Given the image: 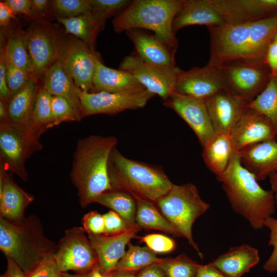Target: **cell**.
<instances>
[{"mask_svg": "<svg viewBox=\"0 0 277 277\" xmlns=\"http://www.w3.org/2000/svg\"><path fill=\"white\" fill-rule=\"evenodd\" d=\"M268 178L271 186V190L274 194L277 205V171L271 174Z\"/></svg>", "mask_w": 277, "mask_h": 277, "instance_id": "56", "label": "cell"}, {"mask_svg": "<svg viewBox=\"0 0 277 277\" xmlns=\"http://www.w3.org/2000/svg\"><path fill=\"white\" fill-rule=\"evenodd\" d=\"M141 242L155 253L172 252L176 247L174 241L169 236L159 233H151L142 236H136Z\"/></svg>", "mask_w": 277, "mask_h": 277, "instance_id": "41", "label": "cell"}, {"mask_svg": "<svg viewBox=\"0 0 277 277\" xmlns=\"http://www.w3.org/2000/svg\"><path fill=\"white\" fill-rule=\"evenodd\" d=\"M108 171L112 190L124 191L153 203L173 185L161 167L127 158L116 147L110 155Z\"/></svg>", "mask_w": 277, "mask_h": 277, "instance_id": "5", "label": "cell"}, {"mask_svg": "<svg viewBox=\"0 0 277 277\" xmlns=\"http://www.w3.org/2000/svg\"><path fill=\"white\" fill-rule=\"evenodd\" d=\"M6 259L7 265L5 273L7 277H26L23 271L12 260Z\"/></svg>", "mask_w": 277, "mask_h": 277, "instance_id": "53", "label": "cell"}, {"mask_svg": "<svg viewBox=\"0 0 277 277\" xmlns=\"http://www.w3.org/2000/svg\"><path fill=\"white\" fill-rule=\"evenodd\" d=\"M154 96L147 89L125 93L81 90L79 94L83 117L97 114L113 115L126 110L142 108Z\"/></svg>", "mask_w": 277, "mask_h": 277, "instance_id": "13", "label": "cell"}, {"mask_svg": "<svg viewBox=\"0 0 277 277\" xmlns=\"http://www.w3.org/2000/svg\"><path fill=\"white\" fill-rule=\"evenodd\" d=\"M195 277H229L214 265L212 263L208 264L200 265Z\"/></svg>", "mask_w": 277, "mask_h": 277, "instance_id": "50", "label": "cell"}, {"mask_svg": "<svg viewBox=\"0 0 277 277\" xmlns=\"http://www.w3.org/2000/svg\"><path fill=\"white\" fill-rule=\"evenodd\" d=\"M159 265L166 277H195L200 264L185 254L161 259Z\"/></svg>", "mask_w": 277, "mask_h": 277, "instance_id": "37", "label": "cell"}, {"mask_svg": "<svg viewBox=\"0 0 277 277\" xmlns=\"http://www.w3.org/2000/svg\"><path fill=\"white\" fill-rule=\"evenodd\" d=\"M136 277H166L159 263L151 265L138 272Z\"/></svg>", "mask_w": 277, "mask_h": 277, "instance_id": "51", "label": "cell"}, {"mask_svg": "<svg viewBox=\"0 0 277 277\" xmlns=\"http://www.w3.org/2000/svg\"><path fill=\"white\" fill-rule=\"evenodd\" d=\"M243 166L258 181L277 171V141L263 142L247 146L238 152Z\"/></svg>", "mask_w": 277, "mask_h": 277, "instance_id": "22", "label": "cell"}, {"mask_svg": "<svg viewBox=\"0 0 277 277\" xmlns=\"http://www.w3.org/2000/svg\"><path fill=\"white\" fill-rule=\"evenodd\" d=\"M82 227L88 234L100 235L105 233V219L96 211L85 214L82 219Z\"/></svg>", "mask_w": 277, "mask_h": 277, "instance_id": "45", "label": "cell"}, {"mask_svg": "<svg viewBox=\"0 0 277 277\" xmlns=\"http://www.w3.org/2000/svg\"><path fill=\"white\" fill-rule=\"evenodd\" d=\"M235 153L230 136L216 133L203 147L202 157L207 167L217 177L225 172Z\"/></svg>", "mask_w": 277, "mask_h": 277, "instance_id": "29", "label": "cell"}, {"mask_svg": "<svg viewBox=\"0 0 277 277\" xmlns=\"http://www.w3.org/2000/svg\"><path fill=\"white\" fill-rule=\"evenodd\" d=\"M208 30L210 49L207 65L220 67L237 61L265 60L277 32V14L258 21L226 23Z\"/></svg>", "mask_w": 277, "mask_h": 277, "instance_id": "1", "label": "cell"}, {"mask_svg": "<svg viewBox=\"0 0 277 277\" xmlns=\"http://www.w3.org/2000/svg\"><path fill=\"white\" fill-rule=\"evenodd\" d=\"M265 61L271 73L277 75V43L272 41L267 50Z\"/></svg>", "mask_w": 277, "mask_h": 277, "instance_id": "49", "label": "cell"}, {"mask_svg": "<svg viewBox=\"0 0 277 277\" xmlns=\"http://www.w3.org/2000/svg\"><path fill=\"white\" fill-rule=\"evenodd\" d=\"M264 226L270 231L268 244L272 247V251L267 261L264 265L265 270L272 273L277 271V219L272 216L267 218Z\"/></svg>", "mask_w": 277, "mask_h": 277, "instance_id": "42", "label": "cell"}, {"mask_svg": "<svg viewBox=\"0 0 277 277\" xmlns=\"http://www.w3.org/2000/svg\"><path fill=\"white\" fill-rule=\"evenodd\" d=\"M42 88L52 96L66 99L83 117L79 96L81 90L66 72L60 60L53 63L45 73Z\"/></svg>", "mask_w": 277, "mask_h": 277, "instance_id": "26", "label": "cell"}, {"mask_svg": "<svg viewBox=\"0 0 277 277\" xmlns=\"http://www.w3.org/2000/svg\"><path fill=\"white\" fill-rule=\"evenodd\" d=\"M9 121L8 106L3 101L0 100V122Z\"/></svg>", "mask_w": 277, "mask_h": 277, "instance_id": "55", "label": "cell"}, {"mask_svg": "<svg viewBox=\"0 0 277 277\" xmlns=\"http://www.w3.org/2000/svg\"><path fill=\"white\" fill-rule=\"evenodd\" d=\"M3 45L5 54L11 62L33 77L24 33L17 32L13 34L8 37Z\"/></svg>", "mask_w": 277, "mask_h": 277, "instance_id": "36", "label": "cell"}, {"mask_svg": "<svg viewBox=\"0 0 277 277\" xmlns=\"http://www.w3.org/2000/svg\"><path fill=\"white\" fill-rule=\"evenodd\" d=\"M128 247L114 271L137 273L161 260L162 258H158L156 253L147 246L134 245L130 242Z\"/></svg>", "mask_w": 277, "mask_h": 277, "instance_id": "33", "label": "cell"}, {"mask_svg": "<svg viewBox=\"0 0 277 277\" xmlns=\"http://www.w3.org/2000/svg\"><path fill=\"white\" fill-rule=\"evenodd\" d=\"M136 204V224L141 228L162 231L174 237H182L178 230L162 214L154 203L133 196Z\"/></svg>", "mask_w": 277, "mask_h": 277, "instance_id": "30", "label": "cell"}, {"mask_svg": "<svg viewBox=\"0 0 277 277\" xmlns=\"http://www.w3.org/2000/svg\"><path fill=\"white\" fill-rule=\"evenodd\" d=\"M62 277H89V273L70 274L68 272H63Z\"/></svg>", "mask_w": 277, "mask_h": 277, "instance_id": "59", "label": "cell"}, {"mask_svg": "<svg viewBox=\"0 0 277 277\" xmlns=\"http://www.w3.org/2000/svg\"><path fill=\"white\" fill-rule=\"evenodd\" d=\"M205 103L215 133L227 135L240 120L247 104L228 90L216 93Z\"/></svg>", "mask_w": 277, "mask_h": 277, "instance_id": "19", "label": "cell"}, {"mask_svg": "<svg viewBox=\"0 0 277 277\" xmlns=\"http://www.w3.org/2000/svg\"><path fill=\"white\" fill-rule=\"evenodd\" d=\"M57 244L44 234L38 217L30 215L14 223L0 217V249L12 260L26 276L43 260L53 255Z\"/></svg>", "mask_w": 277, "mask_h": 277, "instance_id": "4", "label": "cell"}, {"mask_svg": "<svg viewBox=\"0 0 277 277\" xmlns=\"http://www.w3.org/2000/svg\"><path fill=\"white\" fill-rule=\"evenodd\" d=\"M146 89L131 73L105 66L99 56L96 60L92 92L125 93Z\"/></svg>", "mask_w": 277, "mask_h": 277, "instance_id": "24", "label": "cell"}, {"mask_svg": "<svg viewBox=\"0 0 277 277\" xmlns=\"http://www.w3.org/2000/svg\"><path fill=\"white\" fill-rule=\"evenodd\" d=\"M94 203L110 209L131 225H137L135 223L136 201L129 193L117 190L107 191L98 195Z\"/></svg>", "mask_w": 277, "mask_h": 277, "instance_id": "32", "label": "cell"}, {"mask_svg": "<svg viewBox=\"0 0 277 277\" xmlns=\"http://www.w3.org/2000/svg\"><path fill=\"white\" fill-rule=\"evenodd\" d=\"M119 69L132 74L150 92L166 100L174 91L176 78L181 69L150 64L137 55L126 56Z\"/></svg>", "mask_w": 277, "mask_h": 277, "instance_id": "12", "label": "cell"}, {"mask_svg": "<svg viewBox=\"0 0 277 277\" xmlns=\"http://www.w3.org/2000/svg\"><path fill=\"white\" fill-rule=\"evenodd\" d=\"M82 227L67 229L53 254L63 272L89 273L98 265L96 252Z\"/></svg>", "mask_w": 277, "mask_h": 277, "instance_id": "10", "label": "cell"}, {"mask_svg": "<svg viewBox=\"0 0 277 277\" xmlns=\"http://www.w3.org/2000/svg\"><path fill=\"white\" fill-rule=\"evenodd\" d=\"M258 250L247 244L230 248L212 264L229 277H241L259 263Z\"/></svg>", "mask_w": 277, "mask_h": 277, "instance_id": "27", "label": "cell"}, {"mask_svg": "<svg viewBox=\"0 0 277 277\" xmlns=\"http://www.w3.org/2000/svg\"><path fill=\"white\" fill-rule=\"evenodd\" d=\"M5 57L7 66V82L11 98L31 83L36 81L30 75L14 65L7 57L6 54Z\"/></svg>", "mask_w": 277, "mask_h": 277, "instance_id": "40", "label": "cell"}, {"mask_svg": "<svg viewBox=\"0 0 277 277\" xmlns=\"http://www.w3.org/2000/svg\"><path fill=\"white\" fill-rule=\"evenodd\" d=\"M91 47L75 36L58 40V57L65 71L83 91H93L96 60Z\"/></svg>", "mask_w": 277, "mask_h": 277, "instance_id": "11", "label": "cell"}, {"mask_svg": "<svg viewBox=\"0 0 277 277\" xmlns=\"http://www.w3.org/2000/svg\"><path fill=\"white\" fill-rule=\"evenodd\" d=\"M33 9L38 15H44L48 6L49 1L47 0H32Z\"/></svg>", "mask_w": 277, "mask_h": 277, "instance_id": "54", "label": "cell"}, {"mask_svg": "<svg viewBox=\"0 0 277 277\" xmlns=\"http://www.w3.org/2000/svg\"><path fill=\"white\" fill-rule=\"evenodd\" d=\"M233 208L254 229H262L276 205L271 190L264 189L254 175L242 164L238 152L225 172L216 177Z\"/></svg>", "mask_w": 277, "mask_h": 277, "instance_id": "3", "label": "cell"}, {"mask_svg": "<svg viewBox=\"0 0 277 277\" xmlns=\"http://www.w3.org/2000/svg\"><path fill=\"white\" fill-rule=\"evenodd\" d=\"M52 95L43 88L38 90L29 125L38 134L53 127Z\"/></svg>", "mask_w": 277, "mask_h": 277, "instance_id": "35", "label": "cell"}, {"mask_svg": "<svg viewBox=\"0 0 277 277\" xmlns=\"http://www.w3.org/2000/svg\"><path fill=\"white\" fill-rule=\"evenodd\" d=\"M107 14L91 12L70 18L57 17L66 34H72L93 49L96 37L104 27Z\"/></svg>", "mask_w": 277, "mask_h": 277, "instance_id": "28", "label": "cell"}, {"mask_svg": "<svg viewBox=\"0 0 277 277\" xmlns=\"http://www.w3.org/2000/svg\"><path fill=\"white\" fill-rule=\"evenodd\" d=\"M89 277H110V276L103 274L97 265L89 273Z\"/></svg>", "mask_w": 277, "mask_h": 277, "instance_id": "58", "label": "cell"}, {"mask_svg": "<svg viewBox=\"0 0 277 277\" xmlns=\"http://www.w3.org/2000/svg\"><path fill=\"white\" fill-rule=\"evenodd\" d=\"M217 67L228 91L247 104L262 91L271 77L265 60L237 61Z\"/></svg>", "mask_w": 277, "mask_h": 277, "instance_id": "9", "label": "cell"}, {"mask_svg": "<svg viewBox=\"0 0 277 277\" xmlns=\"http://www.w3.org/2000/svg\"><path fill=\"white\" fill-rule=\"evenodd\" d=\"M5 2L14 15L22 14L33 18L38 17L33 9L32 0H6Z\"/></svg>", "mask_w": 277, "mask_h": 277, "instance_id": "47", "label": "cell"}, {"mask_svg": "<svg viewBox=\"0 0 277 277\" xmlns=\"http://www.w3.org/2000/svg\"><path fill=\"white\" fill-rule=\"evenodd\" d=\"M63 273L51 255L43 260L26 277H62Z\"/></svg>", "mask_w": 277, "mask_h": 277, "instance_id": "46", "label": "cell"}, {"mask_svg": "<svg viewBox=\"0 0 277 277\" xmlns=\"http://www.w3.org/2000/svg\"><path fill=\"white\" fill-rule=\"evenodd\" d=\"M154 203L202 259L203 255L193 240L192 229L195 220L209 209V204L201 198L195 186L190 183L173 184L170 191Z\"/></svg>", "mask_w": 277, "mask_h": 277, "instance_id": "7", "label": "cell"}, {"mask_svg": "<svg viewBox=\"0 0 277 277\" xmlns=\"http://www.w3.org/2000/svg\"><path fill=\"white\" fill-rule=\"evenodd\" d=\"M136 273L113 271L108 274L110 277H136Z\"/></svg>", "mask_w": 277, "mask_h": 277, "instance_id": "57", "label": "cell"}, {"mask_svg": "<svg viewBox=\"0 0 277 277\" xmlns=\"http://www.w3.org/2000/svg\"><path fill=\"white\" fill-rule=\"evenodd\" d=\"M0 97L1 100L8 105L10 97L7 82V66L4 46L1 48Z\"/></svg>", "mask_w": 277, "mask_h": 277, "instance_id": "48", "label": "cell"}, {"mask_svg": "<svg viewBox=\"0 0 277 277\" xmlns=\"http://www.w3.org/2000/svg\"><path fill=\"white\" fill-rule=\"evenodd\" d=\"M135 46L137 55L146 62L164 66H175V52L151 35L140 29L126 31Z\"/></svg>", "mask_w": 277, "mask_h": 277, "instance_id": "25", "label": "cell"}, {"mask_svg": "<svg viewBox=\"0 0 277 277\" xmlns=\"http://www.w3.org/2000/svg\"><path fill=\"white\" fill-rule=\"evenodd\" d=\"M228 90L224 76L217 67L207 65L178 74L174 91L205 102L216 93Z\"/></svg>", "mask_w": 277, "mask_h": 277, "instance_id": "14", "label": "cell"}, {"mask_svg": "<svg viewBox=\"0 0 277 277\" xmlns=\"http://www.w3.org/2000/svg\"><path fill=\"white\" fill-rule=\"evenodd\" d=\"M38 135L29 125L0 122L1 165L27 182L25 163L43 148Z\"/></svg>", "mask_w": 277, "mask_h": 277, "instance_id": "8", "label": "cell"}, {"mask_svg": "<svg viewBox=\"0 0 277 277\" xmlns=\"http://www.w3.org/2000/svg\"><path fill=\"white\" fill-rule=\"evenodd\" d=\"M226 23L263 19L277 14V0H210Z\"/></svg>", "mask_w": 277, "mask_h": 277, "instance_id": "18", "label": "cell"}, {"mask_svg": "<svg viewBox=\"0 0 277 277\" xmlns=\"http://www.w3.org/2000/svg\"><path fill=\"white\" fill-rule=\"evenodd\" d=\"M185 0H135L113 21L116 32L132 29H146L170 49L176 51L178 42L173 22Z\"/></svg>", "mask_w": 277, "mask_h": 277, "instance_id": "6", "label": "cell"}, {"mask_svg": "<svg viewBox=\"0 0 277 277\" xmlns=\"http://www.w3.org/2000/svg\"><path fill=\"white\" fill-rule=\"evenodd\" d=\"M24 36L33 76L36 81L58 59V39L47 27L39 24L30 27Z\"/></svg>", "mask_w": 277, "mask_h": 277, "instance_id": "15", "label": "cell"}, {"mask_svg": "<svg viewBox=\"0 0 277 277\" xmlns=\"http://www.w3.org/2000/svg\"><path fill=\"white\" fill-rule=\"evenodd\" d=\"M117 143L114 136L97 135L77 141L70 176L77 189L82 207L94 203L101 194L112 189L108 165L110 154Z\"/></svg>", "mask_w": 277, "mask_h": 277, "instance_id": "2", "label": "cell"}, {"mask_svg": "<svg viewBox=\"0 0 277 277\" xmlns=\"http://www.w3.org/2000/svg\"><path fill=\"white\" fill-rule=\"evenodd\" d=\"M51 109L53 127L63 122H80L82 115L65 98L58 96H52Z\"/></svg>", "mask_w": 277, "mask_h": 277, "instance_id": "38", "label": "cell"}, {"mask_svg": "<svg viewBox=\"0 0 277 277\" xmlns=\"http://www.w3.org/2000/svg\"><path fill=\"white\" fill-rule=\"evenodd\" d=\"M92 11L112 16L118 15L131 4L128 0H89Z\"/></svg>", "mask_w": 277, "mask_h": 277, "instance_id": "44", "label": "cell"}, {"mask_svg": "<svg viewBox=\"0 0 277 277\" xmlns=\"http://www.w3.org/2000/svg\"><path fill=\"white\" fill-rule=\"evenodd\" d=\"M52 4L56 17L70 18L92 12L89 0H54Z\"/></svg>", "mask_w": 277, "mask_h": 277, "instance_id": "39", "label": "cell"}, {"mask_svg": "<svg viewBox=\"0 0 277 277\" xmlns=\"http://www.w3.org/2000/svg\"><path fill=\"white\" fill-rule=\"evenodd\" d=\"M7 170L0 166V217L14 223L22 222L27 207L34 200L14 183Z\"/></svg>", "mask_w": 277, "mask_h": 277, "instance_id": "21", "label": "cell"}, {"mask_svg": "<svg viewBox=\"0 0 277 277\" xmlns=\"http://www.w3.org/2000/svg\"><path fill=\"white\" fill-rule=\"evenodd\" d=\"M38 91L34 81L10 98L7 106L11 122L29 124Z\"/></svg>", "mask_w": 277, "mask_h": 277, "instance_id": "31", "label": "cell"}, {"mask_svg": "<svg viewBox=\"0 0 277 277\" xmlns=\"http://www.w3.org/2000/svg\"><path fill=\"white\" fill-rule=\"evenodd\" d=\"M141 229L136 225L115 235L88 234L97 255L98 266L103 274L107 275L115 270L126 252V246L132 239L136 238V234Z\"/></svg>", "mask_w": 277, "mask_h": 277, "instance_id": "20", "label": "cell"}, {"mask_svg": "<svg viewBox=\"0 0 277 277\" xmlns=\"http://www.w3.org/2000/svg\"><path fill=\"white\" fill-rule=\"evenodd\" d=\"M273 41L277 43V32L275 33V34L274 36Z\"/></svg>", "mask_w": 277, "mask_h": 277, "instance_id": "60", "label": "cell"}, {"mask_svg": "<svg viewBox=\"0 0 277 277\" xmlns=\"http://www.w3.org/2000/svg\"><path fill=\"white\" fill-rule=\"evenodd\" d=\"M163 105L174 110L188 125L203 147L215 134L204 102L174 91Z\"/></svg>", "mask_w": 277, "mask_h": 277, "instance_id": "16", "label": "cell"}, {"mask_svg": "<svg viewBox=\"0 0 277 277\" xmlns=\"http://www.w3.org/2000/svg\"><path fill=\"white\" fill-rule=\"evenodd\" d=\"M14 16L8 5L4 2H0V25L1 26H7L11 18Z\"/></svg>", "mask_w": 277, "mask_h": 277, "instance_id": "52", "label": "cell"}, {"mask_svg": "<svg viewBox=\"0 0 277 277\" xmlns=\"http://www.w3.org/2000/svg\"><path fill=\"white\" fill-rule=\"evenodd\" d=\"M1 277H7L6 273H5L3 275H1Z\"/></svg>", "mask_w": 277, "mask_h": 277, "instance_id": "61", "label": "cell"}, {"mask_svg": "<svg viewBox=\"0 0 277 277\" xmlns=\"http://www.w3.org/2000/svg\"><path fill=\"white\" fill-rule=\"evenodd\" d=\"M103 215L105 219L104 234L106 235H117L133 226H136L131 225L117 213L111 210Z\"/></svg>", "mask_w": 277, "mask_h": 277, "instance_id": "43", "label": "cell"}, {"mask_svg": "<svg viewBox=\"0 0 277 277\" xmlns=\"http://www.w3.org/2000/svg\"><path fill=\"white\" fill-rule=\"evenodd\" d=\"M226 23L210 0H185L174 19L173 30L175 34L180 29L190 25H205L209 28Z\"/></svg>", "mask_w": 277, "mask_h": 277, "instance_id": "23", "label": "cell"}, {"mask_svg": "<svg viewBox=\"0 0 277 277\" xmlns=\"http://www.w3.org/2000/svg\"><path fill=\"white\" fill-rule=\"evenodd\" d=\"M246 107L267 117L277 130V75L271 76L265 88Z\"/></svg>", "mask_w": 277, "mask_h": 277, "instance_id": "34", "label": "cell"}, {"mask_svg": "<svg viewBox=\"0 0 277 277\" xmlns=\"http://www.w3.org/2000/svg\"><path fill=\"white\" fill-rule=\"evenodd\" d=\"M229 136L234 151L238 152L253 144L276 140L277 130L267 117L247 107Z\"/></svg>", "mask_w": 277, "mask_h": 277, "instance_id": "17", "label": "cell"}]
</instances>
